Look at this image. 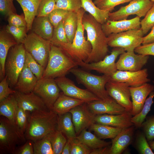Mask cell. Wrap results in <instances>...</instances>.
I'll return each instance as SVG.
<instances>
[{"mask_svg":"<svg viewBox=\"0 0 154 154\" xmlns=\"http://www.w3.org/2000/svg\"><path fill=\"white\" fill-rule=\"evenodd\" d=\"M58 115L52 110H39L29 114L25 133L27 140L35 141L57 129Z\"/></svg>","mask_w":154,"mask_h":154,"instance_id":"6da1fadb","label":"cell"},{"mask_svg":"<svg viewBox=\"0 0 154 154\" xmlns=\"http://www.w3.org/2000/svg\"><path fill=\"white\" fill-rule=\"evenodd\" d=\"M82 22L87 34V40L91 44L92 50L85 62H96L103 60L109 51L107 37L104 33L102 25L90 14H84Z\"/></svg>","mask_w":154,"mask_h":154,"instance_id":"7a4b0ae2","label":"cell"},{"mask_svg":"<svg viewBox=\"0 0 154 154\" xmlns=\"http://www.w3.org/2000/svg\"><path fill=\"white\" fill-rule=\"evenodd\" d=\"M85 12L82 8L77 12L78 23L75 37L71 43L68 42L58 46L78 64L85 62L91 53L92 46L90 42L84 36V29L82 22Z\"/></svg>","mask_w":154,"mask_h":154,"instance_id":"3957f363","label":"cell"},{"mask_svg":"<svg viewBox=\"0 0 154 154\" xmlns=\"http://www.w3.org/2000/svg\"><path fill=\"white\" fill-rule=\"evenodd\" d=\"M77 63L60 48L51 45L48 60L42 78H56L65 76Z\"/></svg>","mask_w":154,"mask_h":154,"instance_id":"277c9868","label":"cell"},{"mask_svg":"<svg viewBox=\"0 0 154 154\" xmlns=\"http://www.w3.org/2000/svg\"><path fill=\"white\" fill-rule=\"evenodd\" d=\"M25 134L13 122L3 116L0 117V151L14 154L17 146L26 141Z\"/></svg>","mask_w":154,"mask_h":154,"instance_id":"5b68a950","label":"cell"},{"mask_svg":"<svg viewBox=\"0 0 154 154\" xmlns=\"http://www.w3.org/2000/svg\"><path fill=\"white\" fill-rule=\"evenodd\" d=\"M70 72L75 76L78 83L83 85L100 99L105 100L112 98L105 87L107 83L111 80V76L105 74L97 76L76 67L71 69Z\"/></svg>","mask_w":154,"mask_h":154,"instance_id":"8992f818","label":"cell"},{"mask_svg":"<svg viewBox=\"0 0 154 154\" xmlns=\"http://www.w3.org/2000/svg\"><path fill=\"white\" fill-rule=\"evenodd\" d=\"M26 52L22 43L12 46L9 51L5 63V72L10 87L15 86L24 66Z\"/></svg>","mask_w":154,"mask_h":154,"instance_id":"52a82bcc","label":"cell"},{"mask_svg":"<svg viewBox=\"0 0 154 154\" xmlns=\"http://www.w3.org/2000/svg\"><path fill=\"white\" fill-rule=\"evenodd\" d=\"M26 51L45 68L48 60L51 44L49 41L33 32L27 35L23 43Z\"/></svg>","mask_w":154,"mask_h":154,"instance_id":"ba28073f","label":"cell"},{"mask_svg":"<svg viewBox=\"0 0 154 154\" xmlns=\"http://www.w3.org/2000/svg\"><path fill=\"white\" fill-rule=\"evenodd\" d=\"M144 35L141 29L112 33L107 37L108 44L111 47L123 48L125 51H134L142 44Z\"/></svg>","mask_w":154,"mask_h":154,"instance_id":"9c48e42d","label":"cell"},{"mask_svg":"<svg viewBox=\"0 0 154 154\" xmlns=\"http://www.w3.org/2000/svg\"><path fill=\"white\" fill-rule=\"evenodd\" d=\"M151 0H132L127 5L121 7L117 11L109 13L108 19L118 21L126 19L130 15H136L140 18L145 17L153 6Z\"/></svg>","mask_w":154,"mask_h":154,"instance_id":"30bf717a","label":"cell"},{"mask_svg":"<svg viewBox=\"0 0 154 154\" xmlns=\"http://www.w3.org/2000/svg\"><path fill=\"white\" fill-rule=\"evenodd\" d=\"M125 51L123 48L114 47L111 54L106 55L102 60L90 63L83 62L79 64L78 66L86 69L95 70L104 74L111 76L117 70L116 60L119 55Z\"/></svg>","mask_w":154,"mask_h":154,"instance_id":"8fae6325","label":"cell"},{"mask_svg":"<svg viewBox=\"0 0 154 154\" xmlns=\"http://www.w3.org/2000/svg\"><path fill=\"white\" fill-rule=\"evenodd\" d=\"M60 89L55 79L42 78L38 80L33 92L42 99L49 110H52Z\"/></svg>","mask_w":154,"mask_h":154,"instance_id":"7c38bea8","label":"cell"},{"mask_svg":"<svg viewBox=\"0 0 154 154\" xmlns=\"http://www.w3.org/2000/svg\"><path fill=\"white\" fill-rule=\"evenodd\" d=\"M58 86L65 95L84 101L85 103L100 100L87 89L77 87L74 82L65 76L55 79Z\"/></svg>","mask_w":154,"mask_h":154,"instance_id":"4fadbf2b","label":"cell"},{"mask_svg":"<svg viewBox=\"0 0 154 154\" xmlns=\"http://www.w3.org/2000/svg\"><path fill=\"white\" fill-rule=\"evenodd\" d=\"M105 87L111 97L123 107L126 111L131 112L132 105L130 100L129 86L128 84L110 80L107 83Z\"/></svg>","mask_w":154,"mask_h":154,"instance_id":"5bb4252c","label":"cell"},{"mask_svg":"<svg viewBox=\"0 0 154 154\" xmlns=\"http://www.w3.org/2000/svg\"><path fill=\"white\" fill-rule=\"evenodd\" d=\"M134 51H125L116 63L117 70L136 71L141 70L147 64L149 55L136 54Z\"/></svg>","mask_w":154,"mask_h":154,"instance_id":"9a60e30c","label":"cell"},{"mask_svg":"<svg viewBox=\"0 0 154 154\" xmlns=\"http://www.w3.org/2000/svg\"><path fill=\"white\" fill-rule=\"evenodd\" d=\"M69 112L72 115L77 136L83 130L95 123L96 115L90 110L86 103L75 107Z\"/></svg>","mask_w":154,"mask_h":154,"instance_id":"2e32d148","label":"cell"},{"mask_svg":"<svg viewBox=\"0 0 154 154\" xmlns=\"http://www.w3.org/2000/svg\"><path fill=\"white\" fill-rule=\"evenodd\" d=\"M148 76L147 68L136 71L117 70L111 76V80L125 83L129 86L137 87L150 82Z\"/></svg>","mask_w":154,"mask_h":154,"instance_id":"e0dca14e","label":"cell"},{"mask_svg":"<svg viewBox=\"0 0 154 154\" xmlns=\"http://www.w3.org/2000/svg\"><path fill=\"white\" fill-rule=\"evenodd\" d=\"M86 104L91 111L96 115L103 114L117 115L127 111L112 98L105 100L94 101Z\"/></svg>","mask_w":154,"mask_h":154,"instance_id":"ac0fdd59","label":"cell"},{"mask_svg":"<svg viewBox=\"0 0 154 154\" xmlns=\"http://www.w3.org/2000/svg\"><path fill=\"white\" fill-rule=\"evenodd\" d=\"M16 91L14 95L18 106L25 111L31 113L49 110L42 99L33 92L25 94Z\"/></svg>","mask_w":154,"mask_h":154,"instance_id":"d6986e66","label":"cell"},{"mask_svg":"<svg viewBox=\"0 0 154 154\" xmlns=\"http://www.w3.org/2000/svg\"><path fill=\"white\" fill-rule=\"evenodd\" d=\"M140 17L137 16L130 19L113 21L108 19L102 25V30L108 37L112 33H117L133 29H141Z\"/></svg>","mask_w":154,"mask_h":154,"instance_id":"ffe728a7","label":"cell"},{"mask_svg":"<svg viewBox=\"0 0 154 154\" xmlns=\"http://www.w3.org/2000/svg\"><path fill=\"white\" fill-rule=\"evenodd\" d=\"M132 100V116L138 114L142 110L147 96L154 91V86L146 83L137 87L129 86Z\"/></svg>","mask_w":154,"mask_h":154,"instance_id":"44dd1931","label":"cell"},{"mask_svg":"<svg viewBox=\"0 0 154 154\" xmlns=\"http://www.w3.org/2000/svg\"><path fill=\"white\" fill-rule=\"evenodd\" d=\"M132 116L131 112L127 111L117 115H96L95 122L96 123L124 129L134 125L131 120Z\"/></svg>","mask_w":154,"mask_h":154,"instance_id":"7402d4cb","label":"cell"},{"mask_svg":"<svg viewBox=\"0 0 154 154\" xmlns=\"http://www.w3.org/2000/svg\"><path fill=\"white\" fill-rule=\"evenodd\" d=\"M133 125L123 129L112 139L110 148V154H121L131 144L133 139Z\"/></svg>","mask_w":154,"mask_h":154,"instance_id":"603a6c76","label":"cell"},{"mask_svg":"<svg viewBox=\"0 0 154 154\" xmlns=\"http://www.w3.org/2000/svg\"><path fill=\"white\" fill-rule=\"evenodd\" d=\"M18 43L11 34L5 29L0 31V78L2 80L5 76V63L10 48Z\"/></svg>","mask_w":154,"mask_h":154,"instance_id":"cb8c5ba5","label":"cell"},{"mask_svg":"<svg viewBox=\"0 0 154 154\" xmlns=\"http://www.w3.org/2000/svg\"><path fill=\"white\" fill-rule=\"evenodd\" d=\"M25 64L20 73L16 85L15 90L23 93L33 92L38 80Z\"/></svg>","mask_w":154,"mask_h":154,"instance_id":"d4e9b609","label":"cell"},{"mask_svg":"<svg viewBox=\"0 0 154 154\" xmlns=\"http://www.w3.org/2000/svg\"><path fill=\"white\" fill-rule=\"evenodd\" d=\"M54 28L48 16L36 17L33 22L31 30L40 37L50 41L51 39Z\"/></svg>","mask_w":154,"mask_h":154,"instance_id":"484cf974","label":"cell"},{"mask_svg":"<svg viewBox=\"0 0 154 154\" xmlns=\"http://www.w3.org/2000/svg\"><path fill=\"white\" fill-rule=\"evenodd\" d=\"M85 102L60 93L54 104L52 110L58 115L62 114L69 112L72 108Z\"/></svg>","mask_w":154,"mask_h":154,"instance_id":"4316f807","label":"cell"},{"mask_svg":"<svg viewBox=\"0 0 154 154\" xmlns=\"http://www.w3.org/2000/svg\"><path fill=\"white\" fill-rule=\"evenodd\" d=\"M20 5L26 21L27 31L31 30L33 21L37 13L40 0H16Z\"/></svg>","mask_w":154,"mask_h":154,"instance_id":"83f0119b","label":"cell"},{"mask_svg":"<svg viewBox=\"0 0 154 154\" xmlns=\"http://www.w3.org/2000/svg\"><path fill=\"white\" fill-rule=\"evenodd\" d=\"M76 138L91 150L108 146L111 143L102 140L86 129L82 131Z\"/></svg>","mask_w":154,"mask_h":154,"instance_id":"f1b7e54d","label":"cell"},{"mask_svg":"<svg viewBox=\"0 0 154 154\" xmlns=\"http://www.w3.org/2000/svg\"><path fill=\"white\" fill-rule=\"evenodd\" d=\"M57 129L61 131L67 139L76 138L77 135L70 112L58 115Z\"/></svg>","mask_w":154,"mask_h":154,"instance_id":"f546056e","label":"cell"},{"mask_svg":"<svg viewBox=\"0 0 154 154\" xmlns=\"http://www.w3.org/2000/svg\"><path fill=\"white\" fill-rule=\"evenodd\" d=\"M18 107L17 102L14 94L0 102V115L15 123Z\"/></svg>","mask_w":154,"mask_h":154,"instance_id":"4dcf8cb0","label":"cell"},{"mask_svg":"<svg viewBox=\"0 0 154 154\" xmlns=\"http://www.w3.org/2000/svg\"><path fill=\"white\" fill-rule=\"evenodd\" d=\"M81 8L89 13L101 25L109 19V11L101 9L96 6L92 0H81Z\"/></svg>","mask_w":154,"mask_h":154,"instance_id":"1f68e13d","label":"cell"},{"mask_svg":"<svg viewBox=\"0 0 154 154\" xmlns=\"http://www.w3.org/2000/svg\"><path fill=\"white\" fill-rule=\"evenodd\" d=\"M90 130L94 132L96 135L101 139H113L123 129L105 125L94 123L89 127Z\"/></svg>","mask_w":154,"mask_h":154,"instance_id":"d6a6232c","label":"cell"},{"mask_svg":"<svg viewBox=\"0 0 154 154\" xmlns=\"http://www.w3.org/2000/svg\"><path fill=\"white\" fill-rule=\"evenodd\" d=\"M62 22L68 42L71 43L75 37L78 26L77 13L69 11Z\"/></svg>","mask_w":154,"mask_h":154,"instance_id":"836d02e7","label":"cell"},{"mask_svg":"<svg viewBox=\"0 0 154 154\" xmlns=\"http://www.w3.org/2000/svg\"><path fill=\"white\" fill-rule=\"evenodd\" d=\"M154 97V91L151 93L149 96L146 99L141 111L138 114L131 117V121L136 127L139 128L141 127L147 114L151 110L152 105L153 103V99Z\"/></svg>","mask_w":154,"mask_h":154,"instance_id":"e575fe53","label":"cell"},{"mask_svg":"<svg viewBox=\"0 0 154 154\" xmlns=\"http://www.w3.org/2000/svg\"><path fill=\"white\" fill-rule=\"evenodd\" d=\"M52 133L33 142L34 154H54L50 140Z\"/></svg>","mask_w":154,"mask_h":154,"instance_id":"d590c367","label":"cell"},{"mask_svg":"<svg viewBox=\"0 0 154 154\" xmlns=\"http://www.w3.org/2000/svg\"><path fill=\"white\" fill-rule=\"evenodd\" d=\"M50 140L54 154L62 153L67 139L60 131L57 129L51 135Z\"/></svg>","mask_w":154,"mask_h":154,"instance_id":"8d00e7d4","label":"cell"},{"mask_svg":"<svg viewBox=\"0 0 154 154\" xmlns=\"http://www.w3.org/2000/svg\"><path fill=\"white\" fill-rule=\"evenodd\" d=\"M49 41L51 45L57 46L68 42L62 21L54 28L52 37Z\"/></svg>","mask_w":154,"mask_h":154,"instance_id":"74e56055","label":"cell"},{"mask_svg":"<svg viewBox=\"0 0 154 154\" xmlns=\"http://www.w3.org/2000/svg\"><path fill=\"white\" fill-rule=\"evenodd\" d=\"M25 64L38 80L42 78L45 68L39 64L27 51L26 52Z\"/></svg>","mask_w":154,"mask_h":154,"instance_id":"f35d334b","label":"cell"},{"mask_svg":"<svg viewBox=\"0 0 154 154\" xmlns=\"http://www.w3.org/2000/svg\"><path fill=\"white\" fill-rule=\"evenodd\" d=\"M56 8L77 13L81 8V0H55Z\"/></svg>","mask_w":154,"mask_h":154,"instance_id":"ab89813d","label":"cell"},{"mask_svg":"<svg viewBox=\"0 0 154 154\" xmlns=\"http://www.w3.org/2000/svg\"><path fill=\"white\" fill-rule=\"evenodd\" d=\"M5 30L12 36L18 44L23 43L27 35V27H17L7 25Z\"/></svg>","mask_w":154,"mask_h":154,"instance_id":"60d3db41","label":"cell"},{"mask_svg":"<svg viewBox=\"0 0 154 154\" xmlns=\"http://www.w3.org/2000/svg\"><path fill=\"white\" fill-rule=\"evenodd\" d=\"M30 113L18 106L15 116V123L19 129L24 134L26 129Z\"/></svg>","mask_w":154,"mask_h":154,"instance_id":"b9f144b4","label":"cell"},{"mask_svg":"<svg viewBox=\"0 0 154 154\" xmlns=\"http://www.w3.org/2000/svg\"><path fill=\"white\" fill-rule=\"evenodd\" d=\"M56 9L55 0H40L36 17L48 16Z\"/></svg>","mask_w":154,"mask_h":154,"instance_id":"7bdbcfd3","label":"cell"},{"mask_svg":"<svg viewBox=\"0 0 154 154\" xmlns=\"http://www.w3.org/2000/svg\"><path fill=\"white\" fill-rule=\"evenodd\" d=\"M132 0H94V3L99 9L110 12L120 4L130 2Z\"/></svg>","mask_w":154,"mask_h":154,"instance_id":"ee69618b","label":"cell"},{"mask_svg":"<svg viewBox=\"0 0 154 154\" xmlns=\"http://www.w3.org/2000/svg\"><path fill=\"white\" fill-rule=\"evenodd\" d=\"M137 150L140 154H154L144 133H141L137 135L136 141Z\"/></svg>","mask_w":154,"mask_h":154,"instance_id":"f6af8a7d","label":"cell"},{"mask_svg":"<svg viewBox=\"0 0 154 154\" xmlns=\"http://www.w3.org/2000/svg\"><path fill=\"white\" fill-rule=\"evenodd\" d=\"M140 22L141 29L144 35L154 26V3Z\"/></svg>","mask_w":154,"mask_h":154,"instance_id":"bcb514c9","label":"cell"},{"mask_svg":"<svg viewBox=\"0 0 154 154\" xmlns=\"http://www.w3.org/2000/svg\"><path fill=\"white\" fill-rule=\"evenodd\" d=\"M141 127L147 141L149 142L153 140L154 139V115L147 117Z\"/></svg>","mask_w":154,"mask_h":154,"instance_id":"7dc6e473","label":"cell"},{"mask_svg":"<svg viewBox=\"0 0 154 154\" xmlns=\"http://www.w3.org/2000/svg\"><path fill=\"white\" fill-rule=\"evenodd\" d=\"M69 11L56 8L48 16L49 19L54 28L56 27L67 15Z\"/></svg>","mask_w":154,"mask_h":154,"instance_id":"c3c4849f","label":"cell"},{"mask_svg":"<svg viewBox=\"0 0 154 154\" xmlns=\"http://www.w3.org/2000/svg\"><path fill=\"white\" fill-rule=\"evenodd\" d=\"M70 140L71 143V154H90L91 150L76 138Z\"/></svg>","mask_w":154,"mask_h":154,"instance_id":"681fc988","label":"cell"},{"mask_svg":"<svg viewBox=\"0 0 154 154\" xmlns=\"http://www.w3.org/2000/svg\"><path fill=\"white\" fill-rule=\"evenodd\" d=\"M7 21L9 25L17 27H27V25L24 14L19 15L12 14L8 17Z\"/></svg>","mask_w":154,"mask_h":154,"instance_id":"f907efd6","label":"cell"},{"mask_svg":"<svg viewBox=\"0 0 154 154\" xmlns=\"http://www.w3.org/2000/svg\"><path fill=\"white\" fill-rule=\"evenodd\" d=\"M14 0H0V11L5 16L16 13V9L13 3Z\"/></svg>","mask_w":154,"mask_h":154,"instance_id":"816d5d0a","label":"cell"},{"mask_svg":"<svg viewBox=\"0 0 154 154\" xmlns=\"http://www.w3.org/2000/svg\"><path fill=\"white\" fill-rule=\"evenodd\" d=\"M16 91L10 88L6 76L1 80L0 83V102L10 95L14 94Z\"/></svg>","mask_w":154,"mask_h":154,"instance_id":"f5cc1de1","label":"cell"},{"mask_svg":"<svg viewBox=\"0 0 154 154\" xmlns=\"http://www.w3.org/2000/svg\"><path fill=\"white\" fill-rule=\"evenodd\" d=\"M134 52L138 54L154 56V42L141 45L135 48Z\"/></svg>","mask_w":154,"mask_h":154,"instance_id":"db71d44e","label":"cell"},{"mask_svg":"<svg viewBox=\"0 0 154 154\" xmlns=\"http://www.w3.org/2000/svg\"><path fill=\"white\" fill-rule=\"evenodd\" d=\"M27 141L16 149L14 154H34L33 142Z\"/></svg>","mask_w":154,"mask_h":154,"instance_id":"11a10c76","label":"cell"},{"mask_svg":"<svg viewBox=\"0 0 154 154\" xmlns=\"http://www.w3.org/2000/svg\"><path fill=\"white\" fill-rule=\"evenodd\" d=\"M150 32L146 36L143 37L142 44H148L154 42V26Z\"/></svg>","mask_w":154,"mask_h":154,"instance_id":"9f6ffc18","label":"cell"},{"mask_svg":"<svg viewBox=\"0 0 154 154\" xmlns=\"http://www.w3.org/2000/svg\"><path fill=\"white\" fill-rule=\"evenodd\" d=\"M108 147L92 150L90 154H110V147Z\"/></svg>","mask_w":154,"mask_h":154,"instance_id":"6f0895ef","label":"cell"},{"mask_svg":"<svg viewBox=\"0 0 154 154\" xmlns=\"http://www.w3.org/2000/svg\"><path fill=\"white\" fill-rule=\"evenodd\" d=\"M71 143L70 139L67 141L64 146L61 154H71Z\"/></svg>","mask_w":154,"mask_h":154,"instance_id":"680465c9","label":"cell"},{"mask_svg":"<svg viewBox=\"0 0 154 154\" xmlns=\"http://www.w3.org/2000/svg\"><path fill=\"white\" fill-rule=\"evenodd\" d=\"M149 145L152 150H154V141H152L148 142Z\"/></svg>","mask_w":154,"mask_h":154,"instance_id":"91938a15","label":"cell"},{"mask_svg":"<svg viewBox=\"0 0 154 154\" xmlns=\"http://www.w3.org/2000/svg\"><path fill=\"white\" fill-rule=\"evenodd\" d=\"M151 0L152 1L154 2V0Z\"/></svg>","mask_w":154,"mask_h":154,"instance_id":"94428289","label":"cell"}]
</instances>
